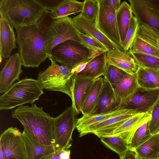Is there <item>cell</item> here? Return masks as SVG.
Returning <instances> with one entry per match:
<instances>
[{"label": "cell", "mask_w": 159, "mask_h": 159, "mask_svg": "<svg viewBox=\"0 0 159 159\" xmlns=\"http://www.w3.org/2000/svg\"><path fill=\"white\" fill-rule=\"evenodd\" d=\"M55 19L46 10L36 23L16 29V42L22 65L38 67L49 58L46 48L47 33Z\"/></svg>", "instance_id": "6da1fadb"}, {"label": "cell", "mask_w": 159, "mask_h": 159, "mask_svg": "<svg viewBox=\"0 0 159 159\" xmlns=\"http://www.w3.org/2000/svg\"><path fill=\"white\" fill-rule=\"evenodd\" d=\"M37 141L45 145L53 144V117L36 104L18 107L11 113Z\"/></svg>", "instance_id": "7a4b0ae2"}, {"label": "cell", "mask_w": 159, "mask_h": 159, "mask_svg": "<svg viewBox=\"0 0 159 159\" xmlns=\"http://www.w3.org/2000/svg\"><path fill=\"white\" fill-rule=\"evenodd\" d=\"M45 9L36 0H0V16L15 28L36 23Z\"/></svg>", "instance_id": "3957f363"}, {"label": "cell", "mask_w": 159, "mask_h": 159, "mask_svg": "<svg viewBox=\"0 0 159 159\" xmlns=\"http://www.w3.org/2000/svg\"><path fill=\"white\" fill-rule=\"evenodd\" d=\"M37 80L27 77L14 83L0 97V110H9L33 104L43 94Z\"/></svg>", "instance_id": "277c9868"}, {"label": "cell", "mask_w": 159, "mask_h": 159, "mask_svg": "<svg viewBox=\"0 0 159 159\" xmlns=\"http://www.w3.org/2000/svg\"><path fill=\"white\" fill-rule=\"evenodd\" d=\"M100 52L91 50L75 41L68 40L54 47L48 59L72 70Z\"/></svg>", "instance_id": "5b68a950"}, {"label": "cell", "mask_w": 159, "mask_h": 159, "mask_svg": "<svg viewBox=\"0 0 159 159\" xmlns=\"http://www.w3.org/2000/svg\"><path fill=\"white\" fill-rule=\"evenodd\" d=\"M49 60L51 65L38 74L37 80L40 86L48 91L65 93L71 99L74 73L72 70Z\"/></svg>", "instance_id": "8992f818"}, {"label": "cell", "mask_w": 159, "mask_h": 159, "mask_svg": "<svg viewBox=\"0 0 159 159\" xmlns=\"http://www.w3.org/2000/svg\"><path fill=\"white\" fill-rule=\"evenodd\" d=\"M77 115L71 106L53 117V145L56 151L69 150L71 147L72 134L76 127Z\"/></svg>", "instance_id": "52a82bcc"}, {"label": "cell", "mask_w": 159, "mask_h": 159, "mask_svg": "<svg viewBox=\"0 0 159 159\" xmlns=\"http://www.w3.org/2000/svg\"><path fill=\"white\" fill-rule=\"evenodd\" d=\"M80 32L71 17L67 16L55 19L47 35L46 48L49 57L54 47L64 41L72 40L82 43L83 41L79 35Z\"/></svg>", "instance_id": "ba28073f"}, {"label": "cell", "mask_w": 159, "mask_h": 159, "mask_svg": "<svg viewBox=\"0 0 159 159\" xmlns=\"http://www.w3.org/2000/svg\"><path fill=\"white\" fill-rule=\"evenodd\" d=\"M98 11L94 21L96 26L105 36L123 50L117 24V9L108 0H98Z\"/></svg>", "instance_id": "9c48e42d"}, {"label": "cell", "mask_w": 159, "mask_h": 159, "mask_svg": "<svg viewBox=\"0 0 159 159\" xmlns=\"http://www.w3.org/2000/svg\"><path fill=\"white\" fill-rule=\"evenodd\" d=\"M0 150L6 159H27L22 133L16 127H9L1 134Z\"/></svg>", "instance_id": "30bf717a"}, {"label": "cell", "mask_w": 159, "mask_h": 159, "mask_svg": "<svg viewBox=\"0 0 159 159\" xmlns=\"http://www.w3.org/2000/svg\"><path fill=\"white\" fill-rule=\"evenodd\" d=\"M133 14L140 24L147 25L159 34V0H129Z\"/></svg>", "instance_id": "8fae6325"}, {"label": "cell", "mask_w": 159, "mask_h": 159, "mask_svg": "<svg viewBox=\"0 0 159 159\" xmlns=\"http://www.w3.org/2000/svg\"><path fill=\"white\" fill-rule=\"evenodd\" d=\"M137 113L134 110L129 109L126 112L81 130L79 132V136L81 137L89 134H93L100 138L111 136L115 129Z\"/></svg>", "instance_id": "7c38bea8"}, {"label": "cell", "mask_w": 159, "mask_h": 159, "mask_svg": "<svg viewBox=\"0 0 159 159\" xmlns=\"http://www.w3.org/2000/svg\"><path fill=\"white\" fill-rule=\"evenodd\" d=\"M22 61L19 53L14 54L6 60L0 72V93L7 91L22 72Z\"/></svg>", "instance_id": "4fadbf2b"}, {"label": "cell", "mask_w": 159, "mask_h": 159, "mask_svg": "<svg viewBox=\"0 0 159 159\" xmlns=\"http://www.w3.org/2000/svg\"><path fill=\"white\" fill-rule=\"evenodd\" d=\"M120 108L118 101L114 88L105 78L98 100L89 115L105 114L112 112Z\"/></svg>", "instance_id": "5bb4252c"}, {"label": "cell", "mask_w": 159, "mask_h": 159, "mask_svg": "<svg viewBox=\"0 0 159 159\" xmlns=\"http://www.w3.org/2000/svg\"><path fill=\"white\" fill-rule=\"evenodd\" d=\"M72 20L80 31L99 41L108 51H124L105 36L98 28L94 21L87 19L80 13L72 18Z\"/></svg>", "instance_id": "9a60e30c"}, {"label": "cell", "mask_w": 159, "mask_h": 159, "mask_svg": "<svg viewBox=\"0 0 159 159\" xmlns=\"http://www.w3.org/2000/svg\"><path fill=\"white\" fill-rule=\"evenodd\" d=\"M159 98V89L147 90L139 87L125 108L134 109L138 113L147 112Z\"/></svg>", "instance_id": "2e32d148"}, {"label": "cell", "mask_w": 159, "mask_h": 159, "mask_svg": "<svg viewBox=\"0 0 159 159\" xmlns=\"http://www.w3.org/2000/svg\"><path fill=\"white\" fill-rule=\"evenodd\" d=\"M152 109L147 112L137 113L125 122L115 130L112 136L121 137L129 145L136 130L151 120Z\"/></svg>", "instance_id": "e0dca14e"}, {"label": "cell", "mask_w": 159, "mask_h": 159, "mask_svg": "<svg viewBox=\"0 0 159 159\" xmlns=\"http://www.w3.org/2000/svg\"><path fill=\"white\" fill-rule=\"evenodd\" d=\"M139 88L136 73H127L124 79L114 89L120 108H125Z\"/></svg>", "instance_id": "ac0fdd59"}, {"label": "cell", "mask_w": 159, "mask_h": 159, "mask_svg": "<svg viewBox=\"0 0 159 159\" xmlns=\"http://www.w3.org/2000/svg\"><path fill=\"white\" fill-rule=\"evenodd\" d=\"M106 56L107 62L129 74L136 73L139 68L129 51L109 50Z\"/></svg>", "instance_id": "d6986e66"}, {"label": "cell", "mask_w": 159, "mask_h": 159, "mask_svg": "<svg viewBox=\"0 0 159 159\" xmlns=\"http://www.w3.org/2000/svg\"><path fill=\"white\" fill-rule=\"evenodd\" d=\"M94 80L89 78L77 77L75 75L71 99L72 106L77 115L81 112L83 103Z\"/></svg>", "instance_id": "ffe728a7"}, {"label": "cell", "mask_w": 159, "mask_h": 159, "mask_svg": "<svg viewBox=\"0 0 159 159\" xmlns=\"http://www.w3.org/2000/svg\"><path fill=\"white\" fill-rule=\"evenodd\" d=\"M0 55L2 59L9 58L12 50L17 48L16 37L13 28L0 16Z\"/></svg>", "instance_id": "44dd1931"}, {"label": "cell", "mask_w": 159, "mask_h": 159, "mask_svg": "<svg viewBox=\"0 0 159 159\" xmlns=\"http://www.w3.org/2000/svg\"><path fill=\"white\" fill-rule=\"evenodd\" d=\"M107 52H100L89 60L84 68L75 75L95 80L104 75L107 62Z\"/></svg>", "instance_id": "7402d4cb"}, {"label": "cell", "mask_w": 159, "mask_h": 159, "mask_svg": "<svg viewBox=\"0 0 159 159\" xmlns=\"http://www.w3.org/2000/svg\"><path fill=\"white\" fill-rule=\"evenodd\" d=\"M22 136L25 146L27 159H40L42 156L55 151L53 144L45 145L35 139L24 128Z\"/></svg>", "instance_id": "603a6c76"}, {"label": "cell", "mask_w": 159, "mask_h": 159, "mask_svg": "<svg viewBox=\"0 0 159 159\" xmlns=\"http://www.w3.org/2000/svg\"><path fill=\"white\" fill-rule=\"evenodd\" d=\"M136 74L139 87L147 90L159 89V69L139 67Z\"/></svg>", "instance_id": "cb8c5ba5"}, {"label": "cell", "mask_w": 159, "mask_h": 159, "mask_svg": "<svg viewBox=\"0 0 159 159\" xmlns=\"http://www.w3.org/2000/svg\"><path fill=\"white\" fill-rule=\"evenodd\" d=\"M133 15L130 5L125 1L121 3L116 11L117 24L121 41L123 45L130 19Z\"/></svg>", "instance_id": "d4e9b609"}, {"label": "cell", "mask_w": 159, "mask_h": 159, "mask_svg": "<svg viewBox=\"0 0 159 159\" xmlns=\"http://www.w3.org/2000/svg\"><path fill=\"white\" fill-rule=\"evenodd\" d=\"M137 156L143 159H157L159 157V135H153L134 150Z\"/></svg>", "instance_id": "484cf974"}, {"label": "cell", "mask_w": 159, "mask_h": 159, "mask_svg": "<svg viewBox=\"0 0 159 159\" xmlns=\"http://www.w3.org/2000/svg\"><path fill=\"white\" fill-rule=\"evenodd\" d=\"M129 109L122 108L116 111L105 114L94 115H83L77 119L76 128L79 132L81 130L103 121L111 117L128 111Z\"/></svg>", "instance_id": "4316f807"}, {"label": "cell", "mask_w": 159, "mask_h": 159, "mask_svg": "<svg viewBox=\"0 0 159 159\" xmlns=\"http://www.w3.org/2000/svg\"><path fill=\"white\" fill-rule=\"evenodd\" d=\"M103 78L100 77L95 80L91 86L82 107L83 115H89L94 108L102 89Z\"/></svg>", "instance_id": "83f0119b"}, {"label": "cell", "mask_w": 159, "mask_h": 159, "mask_svg": "<svg viewBox=\"0 0 159 159\" xmlns=\"http://www.w3.org/2000/svg\"><path fill=\"white\" fill-rule=\"evenodd\" d=\"M84 2L75 0H63L55 9L51 11L52 17L58 19L81 12Z\"/></svg>", "instance_id": "f1b7e54d"}, {"label": "cell", "mask_w": 159, "mask_h": 159, "mask_svg": "<svg viewBox=\"0 0 159 159\" xmlns=\"http://www.w3.org/2000/svg\"><path fill=\"white\" fill-rule=\"evenodd\" d=\"M100 139L101 142L107 148L117 153L120 158L129 150L128 144L119 136H105Z\"/></svg>", "instance_id": "f546056e"}, {"label": "cell", "mask_w": 159, "mask_h": 159, "mask_svg": "<svg viewBox=\"0 0 159 159\" xmlns=\"http://www.w3.org/2000/svg\"><path fill=\"white\" fill-rule=\"evenodd\" d=\"M129 51L130 53H140L159 58V50L137 36Z\"/></svg>", "instance_id": "4dcf8cb0"}, {"label": "cell", "mask_w": 159, "mask_h": 159, "mask_svg": "<svg viewBox=\"0 0 159 159\" xmlns=\"http://www.w3.org/2000/svg\"><path fill=\"white\" fill-rule=\"evenodd\" d=\"M149 128L148 121L146 122L136 131L129 144V150L134 151L152 136Z\"/></svg>", "instance_id": "1f68e13d"}, {"label": "cell", "mask_w": 159, "mask_h": 159, "mask_svg": "<svg viewBox=\"0 0 159 159\" xmlns=\"http://www.w3.org/2000/svg\"><path fill=\"white\" fill-rule=\"evenodd\" d=\"M127 73L107 61L104 78L115 88Z\"/></svg>", "instance_id": "d6a6232c"}, {"label": "cell", "mask_w": 159, "mask_h": 159, "mask_svg": "<svg viewBox=\"0 0 159 159\" xmlns=\"http://www.w3.org/2000/svg\"><path fill=\"white\" fill-rule=\"evenodd\" d=\"M130 54L139 67L159 69V58L140 53Z\"/></svg>", "instance_id": "836d02e7"}, {"label": "cell", "mask_w": 159, "mask_h": 159, "mask_svg": "<svg viewBox=\"0 0 159 159\" xmlns=\"http://www.w3.org/2000/svg\"><path fill=\"white\" fill-rule=\"evenodd\" d=\"M140 24L137 18L133 15L131 17L123 45L124 51H129L137 36Z\"/></svg>", "instance_id": "e575fe53"}, {"label": "cell", "mask_w": 159, "mask_h": 159, "mask_svg": "<svg viewBox=\"0 0 159 159\" xmlns=\"http://www.w3.org/2000/svg\"><path fill=\"white\" fill-rule=\"evenodd\" d=\"M79 35L83 41L81 43L89 49L98 52L108 51L102 43L95 39L80 31Z\"/></svg>", "instance_id": "d590c367"}, {"label": "cell", "mask_w": 159, "mask_h": 159, "mask_svg": "<svg viewBox=\"0 0 159 159\" xmlns=\"http://www.w3.org/2000/svg\"><path fill=\"white\" fill-rule=\"evenodd\" d=\"M83 2L81 14L87 19L94 21L99 8L98 0H85Z\"/></svg>", "instance_id": "8d00e7d4"}, {"label": "cell", "mask_w": 159, "mask_h": 159, "mask_svg": "<svg viewBox=\"0 0 159 159\" xmlns=\"http://www.w3.org/2000/svg\"><path fill=\"white\" fill-rule=\"evenodd\" d=\"M148 126L152 135L159 132V98L152 107L151 119L148 121Z\"/></svg>", "instance_id": "74e56055"}, {"label": "cell", "mask_w": 159, "mask_h": 159, "mask_svg": "<svg viewBox=\"0 0 159 159\" xmlns=\"http://www.w3.org/2000/svg\"><path fill=\"white\" fill-rule=\"evenodd\" d=\"M63 0H36L46 10L52 11L56 8Z\"/></svg>", "instance_id": "f35d334b"}, {"label": "cell", "mask_w": 159, "mask_h": 159, "mask_svg": "<svg viewBox=\"0 0 159 159\" xmlns=\"http://www.w3.org/2000/svg\"><path fill=\"white\" fill-rule=\"evenodd\" d=\"M63 150H58L42 157L40 159H63L62 152Z\"/></svg>", "instance_id": "ab89813d"}, {"label": "cell", "mask_w": 159, "mask_h": 159, "mask_svg": "<svg viewBox=\"0 0 159 159\" xmlns=\"http://www.w3.org/2000/svg\"><path fill=\"white\" fill-rule=\"evenodd\" d=\"M136 154L134 151L129 150L120 159H136Z\"/></svg>", "instance_id": "60d3db41"}, {"label": "cell", "mask_w": 159, "mask_h": 159, "mask_svg": "<svg viewBox=\"0 0 159 159\" xmlns=\"http://www.w3.org/2000/svg\"><path fill=\"white\" fill-rule=\"evenodd\" d=\"M0 159H6L2 151L0 150Z\"/></svg>", "instance_id": "b9f144b4"}, {"label": "cell", "mask_w": 159, "mask_h": 159, "mask_svg": "<svg viewBox=\"0 0 159 159\" xmlns=\"http://www.w3.org/2000/svg\"><path fill=\"white\" fill-rule=\"evenodd\" d=\"M136 159H142V158H139V157H138L137 156H136Z\"/></svg>", "instance_id": "7bdbcfd3"}, {"label": "cell", "mask_w": 159, "mask_h": 159, "mask_svg": "<svg viewBox=\"0 0 159 159\" xmlns=\"http://www.w3.org/2000/svg\"><path fill=\"white\" fill-rule=\"evenodd\" d=\"M158 41L159 42V35L158 36Z\"/></svg>", "instance_id": "ee69618b"}, {"label": "cell", "mask_w": 159, "mask_h": 159, "mask_svg": "<svg viewBox=\"0 0 159 159\" xmlns=\"http://www.w3.org/2000/svg\"><path fill=\"white\" fill-rule=\"evenodd\" d=\"M158 134H159V132L158 133Z\"/></svg>", "instance_id": "f6af8a7d"}, {"label": "cell", "mask_w": 159, "mask_h": 159, "mask_svg": "<svg viewBox=\"0 0 159 159\" xmlns=\"http://www.w3.org/2000/svg\"><path fill=\"white\" fill-rule=\"evenodd\" d=\"M159 159V158H158V159Z\"/></svg>", "instance_id": "bcb514c9"}, {"label": "cell", "mask_w": 159, "mask_h": 159, "mask_svg": "<svg viewBox=\"0 0 159 159\" xmlns=\"http://www.w3.org/2000/svg\"></svg>", "instance_id": "7dc6e473"}]
</instances>
